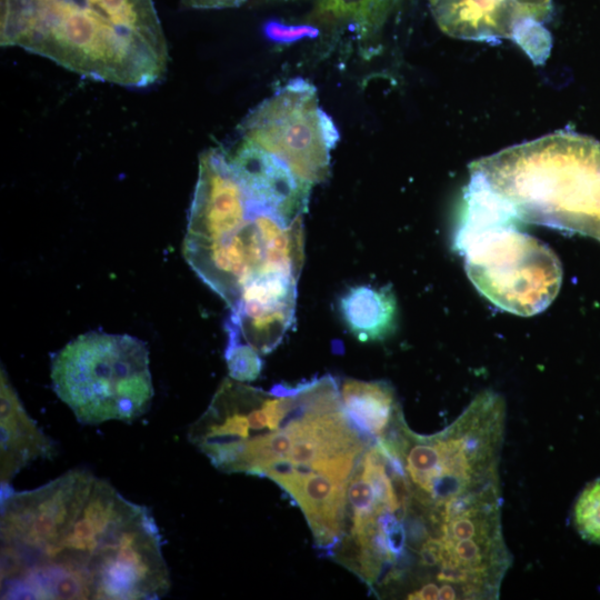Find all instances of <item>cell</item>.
I'll list each match as a JSON object with an SVG mask.
<instances>
[{
	"mask_svg": "<svg viewBox=\"0 0 600 600\" xmlns=\"http://www.w3.org/2000/svg\"><path fill=\"white\" fill-rule=\"evenodd\" d=\"M227 154L252 194L288 222L302 218L311 187L274 154L246 140Z\"/></svg>",
	"mask_w": 600,
	"mask_h": 600,
	"instance_id": "8",
	"label": "cell"
},
{
	"mask_svg": "<svg viewBox=\"0 0 600 600\" xmlns=\"http://www.w3.org/2000/svg\"><path fill=\"white\" fill-rule=\"evenodd\" d=\"M57 454L56 442L28 414L3 367L0 381V480L9 482L38 459Z\"/></svg>",
	"mask_w": 600,
	"mask_h": 600,
	"instance_id": "9",
	"label": "cell"
},
{
	"mask_svg": "<svg viewBox=\"0 0 600 600\" xmlns=\"http://www.w3.org/2000/svg\"><path fill=\"white\" fill-rule=\"evenodd\" d=\"M224 357L231 379L250 382L259 377L262 360L260 354L252 348L244 344L227 346Z\"/></svg>",
	"mask_w": 600,
	"mask_h": 600,
	"instance_id": "14",
	"label": "cell"
},
{
	"mask_svg": "<svg viewBox=\"0 0 600 600\" xmlns=\"http://www.w3.org/2000/svg\"><path fill=\"white\" fill-rule=\"evenodd\" d=\"M311 18L322 24L350 22L362 40L373 37L382 27L372 0H314Z\"/></svg>",
	"mask_w": 600,
	"mask_h": 600,
	"instance_id": "12",
	"label": "cell"
},
{
	"mask_svg": "<svg viewBox=\"0 0 600 600\" xmlns=\"http://www.w3.org/2000/svg\"><path fill=\"white\" fill-rule=\"evenodd\" d=\"M518 221L600 241V142L572 131L503 149L469 166Z\"/></svg>",
	"mask_w": 600,
	"mask_h": 600,
	"instance_id": "4",
	"label": "cell"
},
{
	"mask_svg": "<svg viewBox=\"0 0 600 600\" xmlns=\"http://www.w3.org/2000/svg\"><path fill=\"white\" fill-rule=\"evenodd\" d=\"M1 599L152 600L170 573L150 510L84 469L1 484Z\"/></svg>",
	"mask_w": 600,
	"mask_h": 600,
	"instance_id": "1",
	"label": "cell"
},
{
	"mask_svg": "<svg viewBox=\"0 0 600 600\" xmlns=\"http://www.w3.org/2000/svg\"><path fill=\"white\" fill-rule=\"evenodd\" d=\"M1 44L130 88L158 82L169 60L153 0H1Z\"/></svg>",
	"mask_w": 600,
	"mask_h": 600,
	"instance_id": "3",
	"label": "cell"
},
{
	"mask_svg": "<svg viewBox=\"0 0 600 600\" xmlns=\"http://www.w3.org/2000/svg\"><path fill=\"white\" fill-rule=\"evenodd\" d=\"M266 37L278 43H292L304 38H316L319 29L310 24H284L277 20L268 21L263 27Z\"/></svg>",
	"mask_w": 600,
	"mask_h": 600,
	"instance_id": "15",
	"label": "cell"
},
{
	"mask_svg": "<svg viewBox=\"0 0 600 600\" xmlns=\"http://www.w3.org/2000/svg\"><path fill=\"white\" fill-rule=\"evenodd\" d=\"M578 533L588 542L600 543V478L579 493L572 512Z\"/></svg>",
	"mask_w": 600,
	"mask_h": 600,
	"instance_id": "13",
	"label": "cell"
},
{
	"mask_svg": "<svg viewBox=\"0 0 600 600\" xmlns=\"http://www.w3.org/2000/svg\"><path fill=\"white\" fill-rule=\"evenodd\" d=\"M344 326L360 341H380L393 333L398 321L397 299L389 286H356L338 301Z\"/></svg>",
	"mask_w": 600,
	"mask_h": 600,
	"instance_id": "10",
	"label": "cell"
},
{
	"mask_svg": "<svg viewBox=\"0 0 600 600\" xmlns=\"http://www.w3.org/2000/svg\"><path fill=\"white\" fill-rule=\"evenodd\" d=\"M339 391L349 420L369 440L383 437L403 416L393 388L386 381L346 379Z\"/></svg>",
	"mask_w": 600,
	"mask_h": 600,
	"instance_id": "11",
	"label": "cell"
},
{
	"mask_svg": "<svg viewBox=\"0 0 600 600\" xmlns=\"http://www.w3.org/2000/svg\"><path fill=\"white\" fill-rule=\"evenodd\" d=\"M241 140L274 154L310 186L327 179L339 133L317 90L296 78L259 103L238 127Z\"/></svg>",
	"mask_w": 600,
	"mask_h": 600,
	"instance_id": "7",
	"label": "cell"
},
{
	"mask_svg": "<svg viewBox=\"0 0 600 600\" xmlns=\"http://www.w3.org/2000/svg\"><path fill=\"white\" fill-rule=\"evenodd\" d=\"M51 380L83 424L136 420L149 410L154 394L148 348L128 334H80L53 354Z\"/></svg>",
	"mask_w": 600,
	"mask_h": 600,
	"instance_id": "6",
	"label": "cell"
},
{
	"mask_svg": "<svg viewBox=\"0 0 600 600\" xmlns=\"http://www.w3.org/2000/svg\"><path fill=\"white\" fill-rule=\"evenodd\" d=\"M517 221L483 179L470 173L453 249L483 297L502 310L529 317L554 300L562 269L556 253L520 231Z\"/></svg>",
	"mask_w": 600,
	"mask_h": 600,
	"instance_id": "5",
	"label": "cell"
},
{
	"mask_svg": "<svg viewBox=\"0 0 600 600\" xmlns=\"http://www.w3.org/2000/svg\"><path fill=\"white\" fill-rule=\"evenodd\" d=\"M187 263L231 309L250 288L298 280L303 221L288 222L246 186L222 147L204 150L182 244Z\"/></svg>",
	"mask_w": 600,
	"mask_h": 600,
	"instance_id": "2",
	"label": "cell"
},
{
	"mask_svg": "<svg viewBox=\"0 0 600 600\" xmlns=\"http://www.w3.org/2000/svg\"><path fill=\"white\" fill-rule=\"evenodd\" d=\"M246 0H181L187 9H227L241 6Z\"/></svg>",
	"mask_w": 600,
	"mask_h": 600,
	"instance_id": "16",
	"label": "cell"
}]
</instances>
